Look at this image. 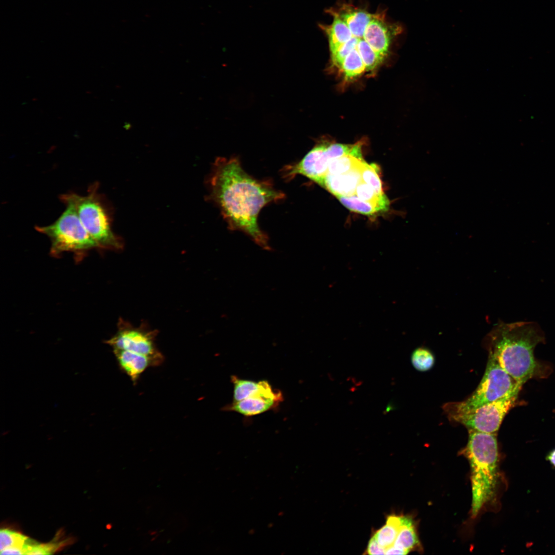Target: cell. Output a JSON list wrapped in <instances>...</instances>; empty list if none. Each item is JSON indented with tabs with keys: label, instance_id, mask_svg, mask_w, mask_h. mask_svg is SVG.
<instances>
[{
	"label": "cell",
	"instance_id": "ba28073f",
	"mask_svg": "<svg viewBox=\"0 0 555 555\" xmlns=\"http://www.w3.org/2000/svg\"><path fill=\"white\" fill-rule=\"evenodd\" d=\"M158 332L150 329L144 323L135 327L120 319L116 334L106 341L113 350H125L148 356L162 362L164 357L157 348L155 341Z\"/></svg>",
	"mask_w": 555,
	"mask_h": 555
},
{
	"label": "cell",
	"instance_id": "7a4b0ae2",
	"mask_svg": "<svg viewBox=\"0 0 555 555\" xmlns=\"http://www.w3.org/2000/svg\"><path fill=\"white\" fill-rule=\"evenodd\" d=\"M544 341L542 330L533 322H499L485 338L489 354L522 385L540 372L534 349Z\"/></svg>",
	"mask_w": 555,
	"mask_h": 555
},
{
	"label": "cell",
	"instance_id": "ffe728a7",
	"mask_svg": "<svg viewBox=\"0 0 555 555\" xmlns=\"http://www.w3.org/2000/svg\"><path fill=\"white\" fill-rule=\"evenodd\" d=\"M364 160L351 156H344L331 160L327 174H340L347 172L359 165Z\"/></svg>",
	"mask_w": 555,
	"mask_h": 555
},
{
	"label": "cell",
	"instance_id": "5b68a950",
	"mask_svg": "<svg viewBox=\"0 0 555 555\" xmlns=\"http://www.w3.org/2000/svg\"><path fill=\"white\" fill-rule=\"evenodd\" d=\"M489 354L484 376L477 387L467 399L447 403L446 413L464 411L506 398L517 397L522 387Z\"/></svg>",
	"mask_w": 555,
	"mask_h": 555
},
{
	"label": "cell",
	"instance_id": "9c48e42d",
	"mask_svg": "<svg viewBox=\"0 0 555 555\" xmlns=\"http://www.w3.org/2000/svg\"><path fill=\"white\" fill-rule=\"evenodd\" d=\"M364 162L363 160L358 166L342 174H326L319 185L336 197L355 195L357 186L362 181L361 170Z\"/></svg>",
	"mask_w": 555,
	"mask_h": 555
},
{
	"label": "cell",
	"instance_id": "603a6c76",
	"mask_svg": "<svg viewBox=\"0 0 555 555\" xmlns=\"http://www.w3.org/2000/svg\"><path fill=\"white\" fill-rule=\"evenodd\" d=\"M359 40V38H356L352 34L350 39L347 41L340 44L334 50L330 51L332 62L335 66L341 68L342 63L346 57L351 50L356 48Z\"/></svg>",
	"mask_w": 555,
	"mask_h": 555
},
{
	"label": "cell",
	"instance_id": "7c38bea8",
	"mask_svg": "<svg viewBox=\"0 0 555 555\" xmlns=\"http://www.w3.org/2000/svg\"><path fill=\"white\" fill-rule=\"evenodd\" d=\"M231 380L234 385L233 402L258 394H269L275 392L265 380L255 382L239 379L234 376H232Z\"/></svg>",
	"mask_w": 555,
	"mask_h": 555
},
{
	"label": "cell",
	"instance_id": "cb8c5ba5",
	"mask_svg": "<svg viewBox=\"0 0 555 555\" xmlns=\"http://www.w3.org/2000/svg\"><path fill=\"white\" fill-rule=\"evenodd\" d=\"M386 549L381 547L373 536L369 541L365 554H385Z\"/></svg>",
	"mask_w": 555,
	"mask_h": 555
},
{
	"label": "cell",
	"instance_id": "8fae6325",
	"mask_svg": "<svg viewBox=\"0 0 555 555\" xmlns=\"http://www.w3.org/2000/svg\"><path fill=\"white\" fill-rule=\"evenodd\" d=\"M283 400L279 391L270 394H258L239 401L233 402L229 410L250 416L261 414L275 407Z\"/></svg>",
	"mask_w": 555,
	"mask_h": 555
},
{
	"label": "cell",
	"instance_id": "3957f363",
	"mask_svg": "<svg viewBox=\"0 0 555 555\" xmlns=\"http://www.w3.org/2000/svg\"><path fill=\"white\" fill-rule=\"evenodd\" d=\"M471 470L472 514L476 516L493 496L497 479L498 446L495 433L469 430L464 450Z\"/></svg>",
	"mask_w": 555,
	"mask_h": 555
},
{
	"label": "cell",
	"instance_id": "4fadbf2b",
	"mask_svg": "<svg viewBox=\"0 0 555 555\" xmlns=\"http://www.w3.org/2000/svg\"><path fill=\"white\" fill-rule=\"evenodd\" d=\"M419 544L413 521L411 517L404 516L402 525L393 545L400 550L403 554H406L415 550Z\"/></svg>",
	"mask_w": 555,
	"mask_h": 555
},
{
	"label": "cell",
	"instance_id": "6da1fadb",
	"mask_svg": "<svg viewBox=\"0 0 555 555\" xmlns=\"http://www.w3.org/2000/svg\"><path fill=\"white\" fill-rule=\"evenodd\" d=\"M208 186L207 198L218 207L229 229L244 232L259 247L271 250L269 238L257 218L264 207L283 200L285 194L271 181L250 175L235 157L215 159Z\"/></svg>",
	"mask_w": 555,
	"mask_h": 555
},
{
	"label": "cell",
	"instance_id": "52a82bcc",
	"mask_svg": "<svg viewBox=\"0 0 555 555\" xmlns=\"http://www.w3.org/2000/svg\"><path fill=\"white\" fill-rule=\"evenodd\" d=\"M517 398H503L475 408L447 414L450 419L463 424L469 430L495 433L505 415L515 405Z\"/></svg>",
	"mask_w": 555,
	"mask_h": 555
},
{
	"label": "cell",
	"instance_id": "44dd1931",
	"mask_svg": "<svg viewBox=\"0 0 555 555\" xmlns=\"http://www.w3.org/2000/svg\"><path fill=\"white\" fill-rule=\"evenodd\" d=\"M411 361L416 369L425 372L430 370L433 366L435 358L430 350L424 347H419L413 352Z\"/></svg>",
	"mask_w": 555,
	"mask_h": 555
},
{
	"label": "cell",
	"instance_id": "7402d4cb",
	"mask_svg": "<svg viewBox=\"0 0 555 555\" xmlns=\"http://www.w3.org/2000/svg\"><path fill=\"white\" fill-rule=\"evenodd\" d=\"M378 171L376 164H368L365 161L361 170V177L363 181L373 188L377 194H382L384 193Z\"/></svg>",
	"mask_w": 555,
	"mask_h": 555
},
{
	"label": "cell",
	"instance_id": "e0dca14e",
	"mask_svg": "<svg viewBox=\"0 0 555 555\" xmlns=\"http://www.w3.org/2000/svg\"><path fill=\"white\" fill-rule=\"evenodd\" d=\"M362 145L361 142L354 144L333 143L327 146L324 151V154L329 161L344 156H351L363 160Z\"/></svg>",
	"mask_w": 555,
	"mask_h": 555
},
{
	"label": "cell",
	"instance_id": "d6986e66",
	"mask_svg": "<svg viewBox=\"0 0 555 555\" xmlns=\"http://www.w3.org/2000/svg\"><path fill=\"white\" fill-rule=\"evenodd\" d=\"M356 49L365 65V70H374L384 58L376 52L364 38H359Z\"/></svg>",
	"mask_w": 555,
	"mask_h": 555
},
{
	"label": "cell",
	"instance_id": "277c9868",
	"mask_svg": "<svg viewBox=\"0 0 555 555\" xmlns=\"http://www.w3.org/2000/svg\"><path fill=\"white\" fill-rule=\"evenodd\" d=\"M98 182L91 184L85 195L74 192L61 194V201L75 208L83 226L97 243L98 248L120 250L122 239L112 229V212L105 197L99 192Z\"/></svg>",
	"mask_w": 555,
	"mask_h": 555
},
{
	"label": "cell",
	"instance_id": "8992f818",
	"mask_svg": "<svg viewBox=\"0 0 555 555\" xmlns=\"http://www.w3.org/2000/svg\"><path fill=\"white\" fill-rule=\"evenodd\" d=\"M65 210L51 224L36 226L35 230L51 241L50 253L58 255L64 252L82 254L98 248V245L81 223L75 207L64 203Z\"/></svg>",
	"mask_w": 555,
	"mask_h": 555
},
{
	"label": "cell",
	"instance_id": "2e32d148",
	"mask_svg": "<svg viewBox=\"0 0 555 555\" xmlns=\"http://www.w3.org/2000/svg\"><path fill=\"white\" fill-rule=\"evenodd\" d=\"M336 197L344 207L351 211L369 216L381 213L375 205L360 199L355 194L349 196Z\"/></svg>",
	"mask_w": 555,
	"mask_h": 555
},
{
	"label": "cell",
	"instance_id": "5bb4252c",
	"mask_svg": "<svg viewBox=\"0 0 555 555\" xmlns=\"http://www.w3.org/2000/svg\"><path fill=\"white\" fill-rule=\"evenodd\" d=\"M404 516L388 515L385 525L375 532L373 536L381 547L386 549L394 544L402 525Z\"/></svg>",
	"mask_w": 555,
	"mask_h": 555
},
{
	"label": "cell",
	"instance_id": "d4e9b609",
	"mask_svg": "<svg viewBox=\"0 0 555 555\" xmlns=\"http://www.w3.org/2000/svg\"><path fill=\"white\" fill-rule=\"evenodd\" d=\"M546 460L555 467V449L551 450L546 456Z\"/></svg>",
	"mask_w": 555,
	"mask_h": 555
},
{
	"label": "cell",
	"instance_id": "ac0fdd59",
	"mask_svg": "<svg viewBox=\"0 0 555 555\" xmlns=\"http://www.w3.org/2000/svg\"><path fill=\"white\" fill-rule=\"evenodd\" d=\"M31 539L9 529H4L0 531V550L9 547H15L21 550L25 554L27 545Z\"/></svg>",
	"mask_w": 555,
	"mask_h": 555
},
{
	"label": "cell",
	"instance_id": "30bf717a",
	"mask_svg": "<svg viewBox=\"0 0 555 555\" xmlns=\"http://www.w3.org/2000/svg\"><path fill=\"white\" fill-rule=\"evenodd\" d=\"M120 369L134 383L149 367L160 365L162 362L154 358L125 350H113Z\"/></svg>",
	"mask_w": 555,
	"mask_h": 555
},
{
	"label": "cell",
	"instance_id": "9a60e30c",
	"mask_svg": "<svg viewBox=\"0 0 555 555\" xmlns=\"http://www.w3.org/2000/svg\"><path fill=\"white\" fill-rule=\"evenodd\" d=\"M340 69L346 81L352 80L364 72L365 70V65L356 48L351 50L346 57Z\"/></svg>",
	"mask_w": 555,
	"mask_h": 555
}]
</instances>
